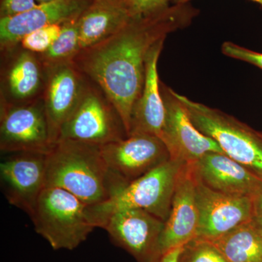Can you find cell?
<instances>
[{
	"label": "cell",
	"mask_w": 262,
	"mask_h": 262,
	"mask_svg": "<svg viewBox=\"0 0 262 262\" xmlns=\"http://www.w3.org/2000/svg\"><path fill=\"white\" fill-rule=\"evenodd\" d=\"M53 145L43 102L13 104L4 100L0 116V149L3 152L46 155Z\"/></svg>",
	"instance_id": "cell-8"
},
{
	"label": "cell",
	"mask_w": 262,
	"mask_h": 262,
	"mask_svg": "<svg viewBox=\"0 0 262 262\" xmlns=\"http://www.w3.org/2000/svg\"><path fill=\"white\" fill-rule=\"evenodd\" d=\"M199 213L195 196V179L189 164L183 168L176 187L171 208L159 241L160 256L196 237Z\"/></svg>",
	"instance_id": "cell-14"
},
{
	"label": "cell",
	"mask_w": 262,
	"mask_h": 262,
	"mask_svg": "<svg viewBox=\"0 0 262 262\" xmlns=\"http://www.w3.org/2000/svg\"><path fill=\"white\" fill-rule=\"evenodd\" d=\"M78 18L71 19L61 25V32L49 50L39 55L44 70L54 66L73 61L80 52Z\"/></svg>",
	"instance_id": "cell-21"
},
{
	"label": "cell",
	"mask_w": 262,
	"mask_h": 262,
	"mask_svg": "<svg viewBox=\"0 0 262 262\" xmlns=\"http://www.w3.org/2000/svg\"><path fill=\"white\" fill-rule=\"evenodd\" d=\"M222 51L227 56L247 62L262 70V53L241 47L238 45L232 42L224 43L222 45Z\"/></svg>",
	"instance_id": "cell-25"
},
{
	"label": "cell",
	"mask_w": 262,
	"mask_h": 262,
	"mask_svg": "<svg viewBox=\"0 0 262 262\" xmlns=\"http://www.w3.org/2000/svg\"><path fill=\"white\" fill-rule=\"evenodd\" d=\"M37 5L35 0H1L0 18L21 14Z\"/></svg>",
	"instance_id": "cell-26"
},
{
	"label": "cell",
	"mask_w": 262,
	"mask_h": 262,
	"mask_svg": "<svg viewBox=\"0 0 262 262\" xmlns=\"http://www.w3.org/2000/svg\"><path fill=\"white\" fill-rule=\"evenodd\" d=\"M178 262H228L211 241L195 238L183 246Z\"/></svg>",
	"instance_id": "cell-22"
},
{
	"label": "cell",
	"mask_w": 262,
	"mask_h": 262,
	"mask_svg": "<svg viewBox=\"0 0 262 262\" xmlns=\"http://www.w3.org/2000/svg\"><path fill=\"white\" fill-rule=\"evenodd\" d=\"M172 0H122L131 18L154 13L169 6Z\"/></svg>",
	"instance_id": "cell-24"
},
{
	"label": "cell",
	"mask_w": 262,
	"mask_h": 262,
	"mask_svg": "<svg viewBox=\"0 0 262 262\" xmlns=\"http://www.w3.org/2000/svg\"><path fill=\"white\" fill-rule=\"evenodd\" d=\"M190 165L194 177L216 192L253 198L262 187L261 179L224 153H207Z\"/></svg>",
	"instance_id": "cell-16"
},
{
	"label": "cell",
	"mask_w": 262,
	"mask_h": 262,
	"mask_svg": "<svg viewBox=\"0 0 262 262\" xmlns=\"http://www.w3.org/2000/svg\"><path fill=\"white\" fill-rule=\"evenodd\" d=\"M161 93L166 114L160 139L168 148L170 159L192 164L207 153H224L216 141L196 128L173 89L161 82Z\"/></svg>",
	"instance_id": "cell-9"
},
{
	"label": "cell",
	"mask_w": 262,
	"mask_h": 262,
	"mask_svg": "<svg viewBox=\"0 0 262 262\" xmlns=\"http://www.w3.org/2000/svg\"><path fill=\"white\" fill-rule=\"evenodd\" d=\"M165 40L157 43L148 56L145 80L140 96L133 110L128 136L145 134L161 138L166 110L162 96L158 63Z\"/></svg>",
	"instance_id": "cell-17"
},
{
	"label": "cell",
	"mask_w": 262,
	"mask_h": 262,
	"mask_svg": "<svg viewBox=\"0 0 262 262\" xmlns=\"http://www.w3.org/2000/svg\"><path fill=\"white\" fill-rule=\"evenodd\" d=\"M165 222L149 212L128 208L115 212L103 229L113 244L137 262H155L160 257L159 241Z\"/></svg>",
	"instance_id": "cell-11"
},
{
	"label": "cell",
	"mask_w": 262,
	"mask_h": 262,
	"mask_svg": "<svg viewBox=\"0 0 262 262\" xmlns=\"http://www.w3.org/2000/svg\"><path fill=\"white\" fill-rule=\"evenodd\" d=\"M130 18L122 0L91 3L78 18L80 52L110 37Z\"/></svg>",
	"instance_id": "cell-18"
},
{
	"label": "cell",
	"mask_w": 262,
	"mask_h": 262,
	"mask_svg": "<svg viewBox=\"0 0 262 262\" xmlns=\"http://www.w3.org/2000/svg\"><path fill=\"white\" fill-rule=\"evenodd\" d=\"M91 3V0H53L37 4L21 14L0 18L2 50L9 51L37 29L77 18Z\"/></svg>",
	"instance_id": "cell-15"
},
{
	"label": "cell",
	"mask_w": 262,
	"mask_h": 262,
	"mask_svg": "<svg viewBox=\"0 0 262 262\" xmlns=\"http://www.w3.org/2000/svg\"><path fill=\"white\" fill-rule=\"evenodd\" d=\"M46 187L64 189L88 206L101 204L115 192L101 145L61 139L46 155Z\"/></svg>",
	"instance_id": "cell-2"
},
{
	"label": "cell",
	"mask_w": 262,
	"mask_h": 262,
	"mask_svg": "<svg viewBox=\"0 0 262 262\" xmlns=\"http://www.w3.org/2000/svg\"><path fill=\"white\" fill-rule=\"evenodd\" d=\"M186 164L170 159L140 178L117 191L101 204L89 206L96 228H103L115 212L138 208L149 212L164 222L171 208L179 176Z\"/></svg>",
	"instance_id": "cell-4"
},
{
	"label": "cell",
	"mask_w": 262,
	"mask_h": 262,
	"mask_svg": "<svg viewBox=\"0 0 262 262\" xmlns=\"http://www.w3.org/2000/svg\"><path fill=\"white\" fill-rule=\"evenodd\" d=\"M253 200L256 215H261L262 216V187L253 196Z\"/></svg>",
	"instance_id": "cell-28"
},
{
	"label": "cell",
	"mask_w": 262,
	"mask_h": 262,
	"mask_svg": "<svg viewBox=\"0 0 262 262\" xmlns=\"http://www.w3.org/2000/svg\"><path fill=\"white\" fill-rule=\"evenodd\" d=\"M253 225L258 229V230L262 234V216L261 215H255L252 220Z\"/></svg>",
	"instance_id": "cell-29"
},
{
	"label": "cell",
	"mask_w": 262,
	"mask_h": 262,
	"mask_svg": "<svg viewBox=\"0 0 262 262\" xmlns=\"http://www.w3.org/2000/svg\"><path fill=\"white\" fill-rule=\"evenodd\" d=\"M198 13L189 3L133 17L113 35L80 51L72 61L112 103L127 136L133 110L144 86L150 51L170 33L190 25Z\"/></svg>",
	"instance_id": "cell-1"
},
{
	"label": "cell",
	"mask_w": 262,
	"mask_h": 262,
	"mask_svg": "<svg viewBox=\"0 0 262 262\" xmlns=\"http://www.w3.org/2000/svg\"><path fill=\"white\" fill-rule=\"evenodd\" d=\"M45 113L53 144L59 139L62 127L78 104L87 82L72 61L46 69Z\"/></svg>",
	"instance_id": "cell-12"
},
{
	"label": "cell",
	"mask_w": 262,
	"mask_h": 262,
	"mask_svg": "<svg viewBox=\"0 0 262 262\" xmlns=\"http://www.w3.org/2000/svg\"><path fill=\"white\" fill-rule=\"evenodd\" d=\"M194 179L199 213L196 237L213 241L251 222L256 215L252 196L216 192Z\"/></svg>",
	"instance_id": "cell-10"
},
{
	"label": "cell",
	"mask_w": 262,
	"mask_h": 262,
	"mask_svg": "<svg viewBox=\"0 0 262 262\" xmlns=\"http://www.w3.org/2000/svg\"><path fill=\"white\" fill-rule=\"evenodd\" d=\"M42 63L34 53L25 50L19 53L6 76L10 96L19 102H31L29 100L37 94L42 86Z\"/></svg>",
	"instance_id": "cell-19"
},
{
	"label": "cell",
	"mask_w": 262,
	"mask_h": 262,
	"mask_svg": "<svg viewBox=\"0 0 262 262\" xmlns=\"http://www.w3.org/2000/svg\"><path fill=\"white\" fill-rule=\"evenodd\" d=\"M37 4H41V3H48V2L53 1V0H35Z\"/></svg>",
	"instance_id": "cell-31"
},
{
	"label": "cell",
	"mask_w": 262,
	"mask_h": 262,
	"mask_svg": "<svg viewBox=\"0 0 262 262\" xmlns=\"http://www.w3.org/2000/svg\"><path fill=\"white\" fill-rule=\"evenodd\" d=\"M15 154L0 164V177L10 204L30 216L46 187V155Z\"/></svg>",
	"instance_id": "cell-13"
},
{
	"label": "cell",
	"mask_w": 262,
	"mask_h": 262,
	"mask_svg": "<svg viewBox=\"0 0 262 262\" xmlns=\"http://www.w3.org/2000/svg\"><path fill=\"white\" fill-rule=\"evenodd\" d=\"M115 192L170 159L168 148L156 136L134 134L101 145Z\"/></svg>",
	"instance_id": "cell-7"
},
{
	"label": "cell",
	"mask_w": 262,
	"mask_h": 262,
	"mask_svg": "<svg viewBox=\"0 0 262 262\" xmlns=\"http://www.w3.org/2000/svg\"><path fill=\"white\" fill-rule=\"evenodd\" d=\"M30 218L36 232L55 251L75 249L96 228L89 206L58 187L43 189Z\"/></svg>",
	"instance_id": "cell-3"
},
{
	"label": "cell",
	"mask_w": 262,
	"mask_h": 262,
	"mask_svg": "<svg viewBox=\"0 0 262 262\" xmlns=\"http://www.w3.org/2000/svg\"><path fill=\"white\" fill-rule=\"evenodd\" d=\"M211 241L228 262H262V234L252 221Z\"/></svg>",
	"instance_id": "cell-20"
},
{
	"label": "cell",
	"mask_w": 262,
	"mask_h": 262,
	"mask_svg": "<svg viewBox=\"0 0 262 262\" xmlns=\"http://www.w3.org/2000/svg\"><path fill=\"white\" fill-rule=\"evenodd\" d=\"M127 137L121 118L98 88L86 84L80 101L62 127L59 139L103 145Z\"/></svg>",
	"instance_id": "cell-6"
},
{
	"label": "cell",
	"mask_w": 262,
	"mask_h": 262,
	"mask_svg": "<svg viewBox=\"0 0 262 262\" xmlns=\"http://www.w3.org/2000/svg\"><path fill=\"white\" fill-rule=\"evenodd\" d=\"M191 0H172L173 4H184V3H189ZM251 1L255 2L258 4L262 5V0H251Z\"/></svg>",
	"instance_id": "cell-30"
},
{
	"label": "cell",
	"mask_w": 262,
	"mask_h": 262,
	"mask_svg": "<svg viewBox=\"0 0 262 262\" xmlns=\"http://www.w3.org/2000/svg\"><path fill=\"white\" fill-rule=\"evenodd\" d=\"M62 24H52L27 34L20 44L25 51L34 54H43L51 47L61 32Z\"/></svg>",
	"instance_id": "cell-23"
},
{
	"label": "cell",
	"mask_w": 262,
	"mask_h": 262,
	"mask_svg": "<svg viewBox=\"0 0 262 262\" xmlns=\"http://www.w3.org/2000/svg\"><path fill=\"white\" fill-rule=\"evenodd\" d=\"M183 246L174 248V249L170 250L168 252L164 253L155 262H178Z\"/></svg>",
	"instance_id": "cell-27"
},
{
	"label": "cell",
	"mask_w": 262,
	"mask_h": 262,
	"mask_svg": "<svg viewBox=\"0 0 262 262\" xmlns=\"http://www.w3.org/2000/svg\"><path fill=\"white\" fill-rule=\"evenodd\" d=\"M92 3H101V2L113 1V0H91Z\"/></svg>",
	"instance_id": "cell-32"
},
{
	"label": "cell",
	"mask_w": 262,
	"mask_h": 262,
	"mask_svg": "<svg viewBox=\"0 0 262 262\" xmlns=\"http://www.w3.org/2000/svg\"><path fill=\"white\" fill-rule=\"evenodd\" d=\"M202 134L218 143L224 154L262 180V133L228 114L176 93Z\"/></svg>",
	"instance_id": "cell-5"
}]
</instances>
